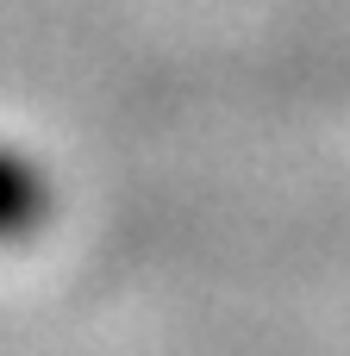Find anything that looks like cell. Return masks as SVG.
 Returning a JSON list of instances; mask_svg holds the SVG:
<instances>
[{
  "label": "cell",
  "instance_id": "cell-1",
  "mask_svg": "<svg viewBox=\"0 0 350 356\" xmlns=\"http://www.w3.org/2000/svg\"><path fill=\"white\" fill-rule=\"evenodd\" d=\"M38 219H44V181H38V169H25V163H13L0 150V238H19Z\"/></svg>",
  "mask_w": 350,
  "mask_h": 356
}]
</instances>
